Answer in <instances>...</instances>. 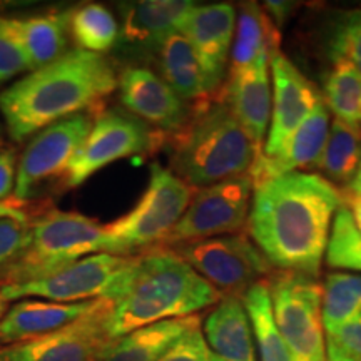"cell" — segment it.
Masks as SVG:
<instances>
[{"instance_id":"1","label":"cell","mask_w":361,"mask_h":361,"mask_svg":"<svg viewBox=\"0 0 361 361\" xmlns=\"http://www.w3.org/2000/svg\"><path fill=\"white\" fill-rule=\"evenodd\" d=\"M343 194L313 173L278 176L255 188L247 236L273 268L316 278Z\"/></svg>"},{"instance_id":"2","label":"cell","mask_w":361,"mask_h":361,"mask_svg":"<svg viewBox=\"0 0 361 361\" xmlns=\"http://www.w3.org/2000/svg\"><path fill=\"white\" fill-rule=\"evenodd\" d=\"M116 87V71L106 57L75 49L4 89L0 112L11 137L20 142L92 109Z\"/></svg>"},{"instance_id":"3","label":"cell","mask_w":361,"mask_h":361,"mask_svg":"<svg viewBox=\"0 0 361 361\" xmlns=\"http://www.w3.org/2000/svg\"><path fill=\"white\" fill-rule=\"evenodd\" d=\"M223 295L174 250L154 247L133 256L119 296L112 301V340L166 319L184 318L218 305Z\"/></svg>"},{"instance_id":"4","label":"cell","mask_w":361,"mask_h":361,"mask_svg":"<svg viewBox=\"0 0 361 361\" xmlns=\"http://www.w3.org/2000/svg\"><path fill=\"white\" fill-rule=\"evenodd\" d=\"M259 154L219 94L197 104L186 126L173 134L171 171L192 189H204L247 174Z\"/></svg>"},{"instance_id":"5","label":"cell","mask_w":361,"mask_h":361,"mask_svg":"<svg viewBox=\"0 0 361 361\" xmlns=\"http://www.w3.org/2000/svg\"><path fill=\"white\" fill-rule=\"evenodd\" d=\"M97 252H107L102 224L80 213L52 209L30 221L29 245L19 258L0 269V284L44 278Z\"/></svg>"},{"instance_id":"6","label":"cell","mask_w":361,"mask_h":361,"mask_svg":"<svg viewBox=\"0 0 361 361\" xmlns=\"http://www.w3.org/2000/svg\"><path fill=\"white\" fill-rule=\"evenodd\" d=\"M192 188L161 164H151L146 191L133 209L104 226L107 252L135 256L159 247L186 213Z\"/></svg>"},{"instance_id":"7","label":"cell","mask_w":361,"mask_h":361,"mask_svg":"<svg viewBox=\"0 0 361 361\" xmlns=\"http://www.w3.org/2000/svg\"><path fill=\"white\" fill-rule=\"evenodd\" d=\"M130 263L133 256L97 252L67 264L44 278L2 284V295L7 301H19L32 296L56 303L114 301L123 290Z\"/></svg>"},{"instance_id":"8","label":"cell","mask_w":361,"mask_h":361,"mask_svg":"<svg viewBox=\"0 0 361 361\" xmlns=\"http://www.w3.org/2000/svg\"><path fill=\"white\" fill-rule=\"evenodd\" d=\"M269 295L293 361H326L323 284L313 276L281 271L269 283Z\"/></svg>"},{"instance_id":"9","label":"cell","mask_w":361,"mask_h":361,"mask_svg":"<svg viewBox=\"0 0 361 361\" xmlns=\"http://www.w3.org/2000/svg\"><path fill=\"white\" fill-rule=\"evenodd\" d=\"M166 135L121 109H106L94 116L92 128L72 157L64 174L67 188H78L119 159L144 156L159 146Z\"/></svg>"},{"instance_id":"10","label":"cell","mask_w":361,"mask_h":361,"mask_svg":"<svg viewBox=\"0 0 361 361\" xmlns=\"http://www.w3.org/2000/svg\"><path fill=\"white\" fill-rule=\"evenodd\" d=\"M174 251L223 296H243L273 271L251 238L241 233L188 243Z\"/></svg>"},{"instance_id":"11","label":"cell","mask_w":361,"mask_h":361,"mask_svg":"<svg viewBox=\"0 0 361 361\" xmlns=\"http://www.w3.org/2000/svg\"><path fill=\"white\" fill-rule=\"evenodd\" d=\"M255 183L247 174L200 189L159 247L236 234L247 223Z\"/></svg>"},{"instance_id":"12","label":"cell","mask_w":361,"mask_h":361,"mask_svg":"<svg viewBox=\"0 0 361 361\" xmlns=\"http://www.w3.org/2000/svg\"><path fill=\"white\" fill-rule=\"evenodd\" d=\"M111 300H96L79 319L47 335L0 350V361H101L111 345Z\"/></svg>"},{"instance_id":"13","label":"cell","mask_w":361,"mask_h":361,"mask_svg":"<svg viewBox=\"0 0 361 361\" xmlns=\"http://www.w3.org/2000/svg\"><path fill=\"white\" fill-rule=\"evenodd\" d=\"M92 121L94 116L82 112L40 130L27 144L17 164L13 197L24 202L27 197L32 196L40 183L56 176H64L72 157L92 128Z\"/></svg>"},{"instance_id":"14","label":"cell","mask_w":361,"mask_h":361,"mask_svg":"<svg viewBox=\"0 0 361 361\" xmlns=\"http://www.w3.org/2000/svg\"><path fill=\"white\" fill-rule=\"evenodd\" d=\"M273 96H271V121L263 146L264 156L279 151L290 135L310 116L322 96L313 84L298 71V67L281 52L274 49L269 59Z\"/></svg>"},{"instance_id":"15","label":"cell","mask_w":361,"mask_h":361,"mask_svg":"<svg viewBox=\"0 0 361 361\" xmlns=\"http://www.w3.org/2000/svg\"><path fill=\"white\" fill-rule=\"evenodd\" d=\"M117 87L126 111L159 133H179L191 117L188 102L147 67H126Z\"/></svg>"},{"instance_id":"16","label":"cell","mask_w":361,"mask_h":361,"mask_svg":"<svg viewBox=\"0 0 361 361\" xmlns=\"http://www.w3.org/2000/svg\"><path fill=\"white\" fill-rule=\"evenodd\" d=\"M236 8L231 4L194 6L180 25L179 34L189 40L204 71L211 96L223 84L231 56Z\"/></svg>"},{"instance_id":"17","label":"cell","mask_w":361,"mask_h":361,"mask_svg":"<svg viewBox=\"0 0 361 361\" xmlns=\"http://www.w3.org/2000/svg\"><path fill=\"white\" fill-rule=\"evenodd\" d=\"M269 59L271 52H264L252 66L231 72L228 87L221 92L241 128L261 152L271 121Z\"/></svg>"},{"instance_id":"18","label":"cell","mask_w":361,"mask_h":361,"mask_svg":"<svg viewBox=\"0 0 361 361\" xmlns=\"http://www.w3.org/2000/svg\"><path fill=\"white\" fill-rule=\"evenodd\" d=\"M329 112L322 99L295 133L273 156L259 154L250 171L255 188L278 176L296 173L298 168L314 166L326 144Z\"/></svg>"},{"instance_id":"19","label":"cell","mask_w":361,"mask_h":361,"mask_svg":"<svg viewBox=\"0 0 361 361\" xmlns=\"http://www.w3.org/2000/svg\"><path fill=\"white\" fill-rule=\"evenodd\" d=\"M202 335L216 361H258L250 316L241 296H223L207 314Z\"/></svg>"},{"instance_id":"20","label":"cell","mask_w":361,"mask_h":361,"mask_svg":"<svg viewBox=\"0 0 361 361\" xmlns=\"http://www.w3.org/2000/svg\"><path fill=\"white\" fill-rule=\"evenodd\" d=\"M94 301L56 303L42 300H19L0 322V343L13 345L64 328L92 308Z\"/></svg>"},{"instance_id":"21","label":"cell","mask_w":361,"mask_h":361,"mask_svg":"<svg viewBox=\"0 0 361 361\" xmlns=\"http://www.w3.org/2000/svg\"><path fill=\"white\" fill-rule=\"evenodd\" d=\"M196 2L191 0H142L121 6L123 37L142 49L157 47L176 32Z\"/></svg>"},{"instance_id":"22","label":"cell","mask_w":361,"mask_h":361,"mask_svg":"<svg viewBox=\"0 0 361 361\" xmlns=\"http://www.w3.org/2000/svg\"><path fill=\"white\" fill-rule=\"evenodd\" d=\"M200 326L197 314L147 324L112 340L101 361H157L180 336Z\"/></svg>"},{"instance_id":"23","label":"cell","mask_w":361,"mask_h":361,"mask_svg":"<svg viewBox=\"0 0 361 361\" xmlns=\"http://www.w3.org/2000/svg\"><path fill=\"white\" fill-rule=\"evenodd\" d=\"M67 16L69 12H49L25 19L6 17L11 34L24 51L30 71L51 64L66 54Z\"/></svg>"},{"instance_id":"24","label":"cell","mask_w":361,"mask_h":361,"mask_svg":"<svg viewBox=\"0 0 361 361\" xmlns=\"http://www.w3.org/2000/svg\"><path fill=\"white\" fill-rule=\"evenodd\" d=\"M161 78L184 101L202 102L211 96L204 71L183 34L169 35L159 47Z\"/></svg>"},{"instance_id":"25","label":"cell","mask_w":361,"mask_h":361,"mask_svg":"<svg viewBox=\"0 0 361 361\" xmlns=\"http://www.w3.org/2000/svg\"><path fill=\"white\" fill-rule=\"evenodd\" d=\"M279 49V29L258 4H246L239 11L234 30L229 74L255 64L264 52Z\"/></svg>"},{"instance_id":"26","label":"cell","mask_w":361,"mask_h":361,"mask_svg":"<svg viewBox=\"0 0 361 361\" xmlns=\"http://www.w3.org/2000/svg\"><path fill=\"white\" fill-rule=\"evenodd\" d=\"M246 313L250 316L255 345L261 361H293L286 341L274 322L271 303L269 283L263 279L247 288L241 296Z\"/></svg>"},{"instance_id":"27","label":"cell","mask_w":361,"mask_h":361,"mask_svg":"<svg viewBox=\"0 0 361 361\" xmlns=\"http://www.w3.org/2000/svg\"><path fill=\"white\" fill-rule=\"evenodd\" d=\"M360 166L361 134L335 119L329 124L326 144L314 162V168L322 171L328 179L346 184L348 188L358 174Z\"/></svg>"},{"instance_id":"28","label":"cell","mask_w":361,"mask_h":361,"mask_svg":"<svg viewBox=\"0 0 361 361\" xmlns=\"http://www.w3.org/2000/svg\"><path fill=\"white\" fill-rule=\"evenodd\" d=\"M324 104L338 121L361 134V74L343 59H333L323 85Z\"/></svg>"},{"instance_id":"29","label":"cell","mask_w":361,"mask_h":361,"mask_svg":"<svg viewBox=\"0 0 361 361\" xmlns=\"http://www.w3.org/2000/svg\"><path fill=\"white\" fill-rule=\"evenodd\" d=\"M67 25L79 51L101 56L114 47L121 32L116 17L101 4H87L69 11Z\"/></svg>"},{"instance_id":"30","label":"cell","mask_w":361,"mask_h":361,"mask_svg":"<svg viewBox=\"0 0 361 361\" xmlns=\"http://www.w3.org/2000/svg\"><path fill=\"white\" fill-rule=\"evenodd\" d=\"M358 316H361V274H328L323 283V323L326 335Z\"/></svg>"},{"instance_id":"31","label":"cell","mask_w":361,"mask_h":361,"mask_svg":"<svg viewBox=\"0 0 361 361\" xmlns=\"http://www.w3.org/2000/svg\"><path fill=\"white\" fill-rule=\"evenodd\" d=\"M324 258L331 268L361 273V233L345 201L333 221Z\"/></svg>"},{"instance_id":"32","label":"cell","mask_w":361,"mask_h":361,"mask_svg":"<svg viewBox=\"0 0 361 361\" xmlns=\"http://www.w3.org/2000/svg\"><path fill=\"white\" fill-rule=\"evenodd\" d=\"M333 59L348 61L361 74V8L346 12L335 22L329 37Z\"/></svg>"},{"instance_id":"33","label":"cell","mask_w":361,"mask_h":361,"mask_svg":"<svg viewBox=\"0 0 361 361\" xmlns=\"http://www.w3.org/2000/svg\"><path fill=\"white\" fill-rule=\"evenodd\" d=\"M30 241V219H0V269L17 259Z\"/></svg>"},{"instance_id":"34","label":"cell","mask_w":361,"mask_h":361,"mask_svg":"<svg viewBox=\"0 0 361 361\" xmlns=\"http://www.w3.org/2000/svg\"><path fill=\"white\" fill-rule=\"evenodd\" d=\"M22 72H30V66L19 42L8 30L6 17L0 16V85Z\"/></svg>"},{"instance_id":"35","label":"cell","mask_w":361,"mask_h":361,"mask_svg":"<svg viewBox=\"0 0 361 361\" xmlns=\"http://www.w3.org/2000/svg\"><path fill=\"white\" fill-rule=\"evenodd\" d=\"M157 361H216L202 329L194 328L173 343Z\"/></svg>"},{"instance_id":"36","label":"cell","mask_w":361,"mask_h":361,"mask_svg":"<svg viewBox=\"0 0 361 361\" xmlns=\"http://www.w3.org/2000/svg\"><path fill=\"white\" fill-rule=\"evenodd\" d=\"M326 340L361 361V316L336 328L333 333H328Z\"/></svg>"},{"instance_id":"37","label":"cell","mask_w":361,"mask_h":361,"mask_svg":"<svg viewBox=\"0 0 361 361\" xmlns=\"http://www.w3.org/2000/svg\"><path fill=\"white\" fill-rule=\"evenodd\" d=\"M17 180V157L11 147H0V202L12 200Z\"/></svg>"},{"instance_id":"38","label":"cell","mask_w":361,"mask_h":361,"mask_svg":"<svg viewBox=\"0 0 361 361\" xmlns=\"http://www.w3.org/2000/svg\"><path fill=\"white\" fill-rule=\"evenodd\" d=\"M264 11L266 13H269V19L271 22L274 20V25L281 27V24L284 20H286L288 13L293 11V4H288V2H266L264 4Z\"/></svg>"},{"instance_id":"39","label":"cell","mask_w":361,"mask_h":361,"mask_svg":"<svg viewBox=\"0 0 361 361\" xmlns=\"http://www.w3.org/2000/svg\"><path fill=\"white\" fill-rule=\"evenodd\" d=\"M2 218L29 219V216H27L24 202L16 200V197H12V200L0 202V219Z\"/></svg>"},{"instance_id":"40","label":"cell","mask_w":361,"mask_h":361,"mask_svg":"<svg viewBox=\"0 0 361 361\" xmlns=\"http://www.w3.org/2000/svg\"><path fill=\"white\" fill-rule=\"evenodd\" d=\"M343 201H345L346 207H348V209H350L351 216H353V221H355L356 228H358V231L361 233V197L353 196V194L346 192L345 196H343Z\"/></svg>"},{"instance_id":"41","label":"cell","mask_w":361,"mask_h":361,"mask_svg":"<svg viewBox=\"0 0 361 361\" xmlns=\"http://www.w3.org/2000/svg\"><path fill=\"white\" fill-rule=\"evenodd\" d=\"M326 361H360V360L348 353H345L341 348H338L335 343L326 340Z\"/></svg>"},{"instance_id":"42","label":"cell","mask_w":361,"mask_h":361,"mask_svg":"<svg viewBox=\"0 0 361 361\" xmlns=\"http://www.w3.org/2000/svg\"><path fill=\"white\" fill-rule=\"evenodd\" d=\"M7 305H8V301L6 300V298H4V295H2V284H0V322H2V318L7 313V310H8Z\"/></svg>"},{"instance_id":"43","label":"cell","mask_w":361,"mask_h":361,"mask_svg":"<svg viewBox=\"0 0 361 361\" xmlns=\"http://www.w3.org/2000/svg\"><path fill=\"white\" fill-rule=\"evenodd\" d=\"M346 192L353 194V196L361 197V183H351L348 188H346Z\"/></svg>"},{"instance_id":"44","label":"cell","mask_w":361,"mask_h":361,"mask_svg":"<svg viewBox=\"0 0 361 361\" xmlns=\"http://www.w3.org/2000/svg\"><path fill=\"white\" fill-rule=\"evenodd\" d=\"M353 183H361V166H360V169H358V174H356V178L353 179Z\"/></svg>"},{"instance_id":"45","label":"cell","mask_w":361,"mask_h":361,"mask_svg":"<svg viewBox=\"0 0 361 361\" xmlns=\"http://www.w3.org/2000/svg\"><path fill=\"white\" fill-rule=\"evenodd\" d=\"M0 139H2V124H0Z\"/></svg>"}]
</instances>
